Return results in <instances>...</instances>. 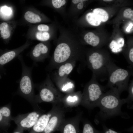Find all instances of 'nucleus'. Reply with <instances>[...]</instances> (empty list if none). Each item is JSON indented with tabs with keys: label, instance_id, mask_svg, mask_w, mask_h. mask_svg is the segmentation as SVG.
I'll return each instance as SVG.
<instances>
[{
	"label": "nucleus",
	"instance_id": "nucleus-3",
	"mask_svg": "<svg viewBox=\"0 0 133 133\" xmlns=\"http://www.w3.org/2000/svg\"><path fill=\"white\" fill-rule=\"evenodd\" d=\"M18 58L22 65V72L21 78L18 82V89L16 93L27 100L34 110H40L41 109L35 101L34 85L32 77V68L26 65L21 56Z\"/></svg>",
	"mask_w": 133,
	"mask_h": 133
},
{
	"label": "nucleus",
	"instance_id": "nucleus-16",
	"mask_svg": "<svg viewBox=\"0 0 133 133\" xmlns=\"http://www.w3.org/2000/svg\"><path fill=\"white\" fill-rule=\"evenodd\" d=\"M48 1V5L64 18L67 17L66 7L67 0H51Z\"/></svg>",
	"mask_w": 133,
	"mask_h": 133
},
{
	"label": "nucleus",
	"instance_id": "nucleus-29",
	"mask_svg": "<svg viewBox=\"0 0 133 133\" xmlns=\"http://www.w3.org/2000/svg\"><path fill=\"white\" fill-rule=\"evenodd\" d=\"M23 131L21 129L17 126L13 133H23Z\"/></svg>",
	"mask_w": 133,
	"mask_h": 133
},
{
	"label": "nucleus",
	"instance_id": "nucleus-14",
	"mask_svg": "<svg viewBox=\"0 0 133 133\" xmlns=\"http://www.w3.org/2000/svg\"><path fill=\"white\" fill-rule=\"evenodd\" d=\"M12 117L11 103L0 107V129L6 131L10 125Z\"/></svg>",
	"mask_w": 133,
	"mask_h": 133
},
{
	"label": "nucleus",
	"instance_id": "nucleus-15",
	"mask_svg": "<svg viewBox=\"0 0 133 133\" xmlns=\"http://www.w3.org/2000/svg\"><path fill=\"white\" fill-rule=\"evenodd\" d=\"M53 111L52 108L48 113L42 115L29 133H42L46 127Z\"/></svg>",
	"mask_w": 133,
	"mask_h": 133
},
{
	"label": "nucleus",
	"instance_id": "nucleus-1",
	"mask_svg": "<svg viewBox=\"0 0 133 133\" xmlns=\"http://www.w3.org/2000/svg\"><path fill=\"white\" fill-rule=\"evenodd\" d=\"M56 46L47 69L51 71L71 61H80L85 65L86 60L73 28L60 25Z\"/></svg>",
	"mask_w": 133,
	"mask_h": 133
},
{
	"label": "nucleus",
	"instance_id": "nucleus-22",
	"mask_svg": "<svg viewBox=\"0 0 133 133\" xmlns=\"http://www.w3.org/2000/svg\"><path fill=\"white\" fill-rule=\"evenodd\" d=\"M93 13L101 21L105 22L109 18V15L103 9L97 8L94 9Z\"/></svg>",
	"mask_w": 133,
	"mask_h": 133
},
{
	"label": "nucleus",
	"instance_id": "nucleus-12",
	"mask_svg": "<svg viewBox=\"0 0 133 133\" xmlns=\"http://www.w3.org/2000/svg\"><path fill=\"white\" fill-rule=\"evenodd\" d=\"M50 44L40 43L36 45L32 50L31 57L34 62H43L49 55Z\"/></svg>",
	"mask_w": 133,
	"mask_h": 133
},
{
	"label": "nucleus",
	"instance_id": "nucleus-13",
	"mask_svg": "<svg viewBox=\"0 0 133 133\" xmlns=\"http://www.w3.org/2000/svg\"><path fill=\"white\" fill-rule=\"evenodd\" d=\"M80 91H74L65 94L62 100L61 103L65 108L68 109L80 105L82 97Z\"/></svg>",
	"mask_w": 133,
	"mask_h": 133
},
{
	"label": "nucleus",
	"instance_id": "nucleus-5",
	"mask_svg": "<svg viewBox=\"0 0 133 133\" xmlns=\"http://www.w3.org/2000/svg\"><path fill=\"white\" fill-rule=\"evenodd\" d=\"M104 87L98 83L96 77L93 76L84 88L80 105L89 110L97 107L104 93Z\"/></svg>",
	"mask_w": 133,
	"mask_h": 133
},
{
	"label": "nucleus",
	"instance_id": "nucleus-7",
	"mask_svg": "<svg viewBox=\"0 0 133 133\" xmlns=\"http://www.w3.org/2000/svg\"><path fill=\"white\" fill-rule=\"evenodd\" d=\"M38 93L35 95V100L38 104L42 102L50 103L52 104L61 103L65 94L55 87L49 75L38 86Z\"/></svg>",
	"mask_w": 133,
	"mask_h": 133
},
{
	"label": "nucleus",
	"instance_id": "nucleus-2",
	"mask_svg": "<svg viewBox=\"0 0 133 133\" xmlns=\"http://www.w3.org/2000/svg\"><path fill=\"white\" fill-rule=\"evenodd\" d=\"M124 104L120 95L109 90L104 93L98 103L97 107L100 109L98 115L103 120L122 115L121 107Z\"/></svg>",
	"mask_w": 133,
	"mask_h": 133
},
{
	"label": "nucleus",
	"instance_id": "nucleus-30",
	"mask_svg": "<svg viewBox=\"0 0 133 133\" xmlns=\"http://www.w3.org/2000/svg\"><path fill=\"white\" fill-rule=\"evenodd\" d=\"M132 27H133V24L132 23H131L129 24L126 30V31L128 32H129Z\"/></svg>",
	"mask_w": 133,
	"mask_h": 133
},
{
	"label": "nucleus",
	"instance_id": "nucleus-26",
	"mask_svg": "<svg viewBox=\"0 0 133 133\" xmlns=\"http://www.w3.org/2000/svg\"><path fill=\"white\" fill-rule=\"evenodd\" d=\"M123 16L124 17L130 18L133 20V11L130 8H127L125 9L123 12Z\"/></svg>",
	"mask_w": 133,
	"mask_h": 133
},
{
	"label": "nucleus",
	"instance_id": "nucleus-4",
	"mask_svg": "<svg viewBox=\"0 0 133 133\" xmlns=\"http://www.w3.org/2000/svg\"><path fill=\"white\" fill-rule=\"evenodd\" d=\"M130 75L128 70L119 68L113 63L109 70L107 86L120 95L122 92L127 90Z\"/></svg>",
	"mask_w": 133,
	"mask_h": 133
},
{
	"label": "nucleus",
	"instance_id": "nucleus-27",
	"mask_svg": "<svg viewBox=\"0 0 133 133\" xmlns=\"http://www.w3.org/2000/svg\"><path fill=\"white\" fill-rule=\"evenodd\" d=\"M103 130L102 133H118L114 130L108 128L104 125L103 126Z\"/></svg>",
	"mask_w": 133,
	"mask_h": 133
},
{
	"label": "nucleus",
	"instance_id": "nucleus-24",
	"mask_svg": "<svg viewBox=\"0 0 133 133\" xmlns=\"http://www.w3.org/2000/svg\"><path fill=\"white\" fill-rule=\"evenodd\" d=\"M82 133H101L97 130L88 120L84 121Z\"/></svg>",
	"mask_w": 133,
	"mask_h": 133
},
{
	"label": "nucleus",
	"instance_id": "nucleus-28",
	"mask_svg": "<svg viewBox=\"0 0 133 133\" xmlns=\"http://www.w3.org/2000/svg\"><path fill=\"white\" fill-rule=\"evenodd\" d=\"M116 42L119 46L122 48L124 45V38H120L118 39Z\"/></svg>",
	"mask_w": 133,
	"mask_h": 133
},
{
	"label": "nucleus",
	"instance_id": "nucleus-8",
	"mask_svg": "<svg viewBox=\"0 0 133 133\" xmlns=\"http://www.w3.org/2000/svg\"><path fill=\"white\" fill-rule=\"evenodd\" d=\"M52 104V113L42 133H52L57 131L65 119L66 113L69 110L65 107L61 103Z\"/></svg>",
	"mask_w": 133,
	"mask_h": 133
},
{
	"label": "nucleus",
	"instance_id": "nucleus-31",
	"mask_svg": "<svg viewBox=\"0 0 133 133\" xmlns=\"http://www.w3.org/2000/svg\"><path fill=\"white\" fill-rule=\"evenodd\" d=\"M103 1H105L109 2V1H112L113 0H103Z\"/></svg>",
	"mask_w": 133,
	"mask_h": 133
},
{
	"label": "nucleus",
	"instance_id": "nucleus-19",
	"mask_svg": "<svg viewBox=\"0 0 133 133\" xmlns=\"http://www.w3.org/2000/svg\"><path fill=\"white\" fill-rule=\"evenodd\" d=\"M83 39L87 44L93 47L97 46L100 41L99 37L91 32L86 33L84 35Z\"/></svg>",
	"mask_w": 133,
	"mask_h": 133
},
{
	"label": "nucleus",
	"instance_id": "nucleus-9",
	"mask_svg": "<svg viewBox=\"0 0 133 133\" xmlns=\"http://www.w3.org/2000/svg\"><path fill=\"white\" fill-rule=\"evenodd\" d=\"M44 112V111L42 109L34 110L30 113L12 117V120L14 121L17 126L23 131L28 130L33 127L40 116Z\"/></svg>",
	"mask_w": 133,
	"mask_h": 133
},
{
	"label": "nucleus",
	"instance_id": "nucleus-25",
	"mask_svg": "<svg viewBox=\"0 0 133 133\" xmlns=\"http://www.w3.org/2000/svg\"><path fill=\"white\" fill-rule=\"evenodd\" d=\"M109 47L112 51L114 53H117L120 52L122 50L117 43L116 41L112 40L109 45Z\"/></svg>",
	"mask_w": 133,
	"mask_h": 133
},
{
	"label": "nucleus",
	"instance_id": "nucleus-18",
	"mask_svg": "<svg viewBox=\"0 0 133 133\" xmlns=\"http://www.w3.org/2000/svg\"><path fill=\"white\" fill-rule=\"evenodd\" d=\"M17 51L15 50L9 51L5 52L0 56V69L3 66L10 62L17 56Z\"/></svg>",
	"mask_w": 133,
	"mask_h": 133
},
{
	"label": "nucleus",
	"instance_id": "nucleus-17",
	"mask_svg": "<svg viewBox=\"0 0 133 133\" xmlns=\"http://www.w3.org/2000/svg\"><path fill=\"white\" fill-rule=\"evenodd\" d=\"M24 17L26 21L32 23H39L43 21L51 23L53 22V21L47 17L43 16L41 14L29 11L26 12Z\"/></svg>",
	"mask_w": 133,
	"mask_h": 133
},
{
	"label": "nucleus",
	"instance_id": "nucleus-11",
	"mask_svg": "<svg viewBox=\"0 0 133 133\" xmlns=\"http://www.w3.org/2000/svg\"><path fill=\"white\" fill-rule=\"evenodd\" d=\"M77 62L73 60L65 62L57 68L54 76V81L57 86L66 80L75 66Z\"/></svg>",
	"mask_w": 133,
	"mask_h": 133
},
{
	"label": "nucleus",
	"instance_id": "nucleus-6",
	"mask_svg": "<svg viewBox=\"0 0 133 133\" xmlns=\"http://www.w3.org/2000/svg\"><path fill=\"white\" fill-rule=\"evenodd\" d=\"M86 65L96 79H104L108 77L109 70L113 63L109 58L97 52L88 54L86 59Z\"/></svg>",
	"mask_w": 133,
	"mask_h": 133
},
{
	"label": "nucleus",
	"instance_id": "nucleus-21",
	"mask_svg": "<svg viewBox=\"0 0 133 133\" xmlns=\"http://www.w3.org/2000/svg\"><path fill=\"white\" fill-rule=\"evenodd\" d=\"M87 21L91 25L98 26L99 25L101 22L100 19L93 12H89L85 16Z\"/></svg>",
	"mask_w": 133,
	"mask_h": 133
},
{
	"label": "nucleus",
	"instance_id": "nucleus-23",
	"mask_svg": "<svg viewBox=\"0 0 133 133\" xmlns=\"http://www.w3.org/2000/svg\"><path fill=\"white\" fill-rule=\"evenodd\" d=\"M0 30L1 37L3 39H7L10 36V31L9 29L8 24L5 22H3L0 25Z\"/></svg>",
	"mask_w": 133,
	"mask_h": 133
},
{
	"label": "nucleus",
	"instance_id": "nucleus-10",
	"mask_svg": "<svg viewBox=\"0 0 133 133\" xmlns=\"http://www.w3.org/2000/svg\"><path fill=\"white\" fill-rule=\"evenodd\" d=\"M82 116V112H80L72 118L65 119L57 131L60 133H80L79 124Z\"/></svg>",
	"mask_w": 133,
	"mask_h": 133
},
{
	"label": "nucleus",
	"instance_id": "nucleus-20",
	"mask_svg": "<svg viewBox=\"0 0 133 133\" xmlns=\"http://www.w3.org/2000/svg\"><path fill=\"white\" fill-rule=\"evenodd\" d=\"M128 92V95L127 97L124 99H122L124 104H127V108L130 109L133 108V82L132 81L129 85L127 90Z\"/></svg>",
	"mask_w": 133,
	"mask_h": 133
}]
</instances>
